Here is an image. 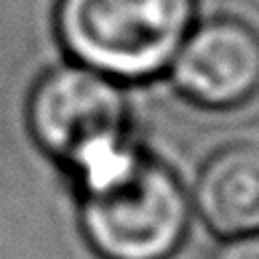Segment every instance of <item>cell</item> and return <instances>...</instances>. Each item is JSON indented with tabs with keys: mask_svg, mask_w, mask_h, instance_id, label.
I'll return each mask as SVG.
<instances>
[{
	"mask_svg": "<svg viewBox=\"0 0 259 259\" xmlns=\"http://www.w3.org/2000/svg\"><path fill=\"white\" fill-rule=\"evenodd\" d=\"M78 193L80 230L99 259H171L187 238L193 206L185 185L142 147Z\"/></svg>",
	"mask_w": 259,
	"mask_h": 259,
	"instance_id": "obj_3",
	"label": "cell"
},
{
	"mask_svg": "<svg viewBox=\"0 0 259 259\" xmlns=\"http://www.w3.org/2000/svg\"><path fill=\"white\" fill-rule=\"evenodd\" d=\"M171 83L203 110H233L259 94V32L235 16H217L185 37L168 67Z\"/></svg>",
	"mask_w": 259,
	"mask_h": 259,
	"instance_id": "obj_4",
	"label": "cell"
},
{
	"mask_svg": "<svg viewBox=\"0 0 259 259\" xmlns=\"http://www.w3.org/2000/svg\"><path fill=\"white\" fill-rule=\"evenodd\" d=\"M214 259H259V233L230 238V241L214 254Z\"/></svg>",
	"mask_w": 259,
	"mask_h": 259,
	"instance_id": "obj_6",
	"label": "cell"
},
{
	"mask_svg": "<svg viewBox=\"0 0 259 259\" xmlns=\"http://www.w3.org/2000/svg\"><path fill=\"white\" fill-rule=\"evenodd\" d=\"M27 128L78 185L104 177L139 150L123 85L80 64L54 67L35 80Z\"/></svg>",
	"mask_w": 259,
	"mask_h": 259,
	"instance_id": "obj_1",
	"label": "cell"
},
{
	"mask_svg": "<svg viewBox=\"0 0 259 259\" xmlns=\"http://www.w3.org/2000/svg\"><path fill=\"white\" fill-rule=\"evenodd\" d=\"M195 208L222 238L259 233V145L233 142L211 155L195 182Z\"/></svg>",
	"mask_w": 259,
	"mask_h": 259,
	"instance_id": "obj_5",
	"label": "cell"
},
{
	"mask_svg": "<svg viewBox=\"0 0 259 259\" xmlns=\"http://www.w3.org/2000/svg\"><path fill=\"white\" fill-rule=\"evenodd\" d=\"M195 16L198 0H56L54 27L72 64L123 85L166 72Z\"/></svg>",
	"mask_w": 259,
	"mask_h": 259,
	"instance_id": "obj_2",
	"label": "cell"
}]
</instances>
